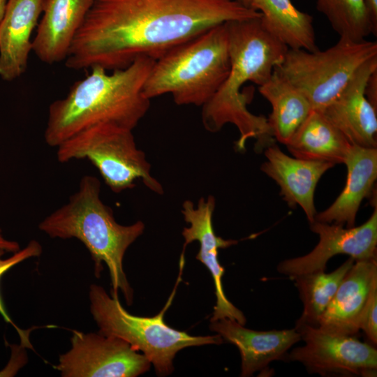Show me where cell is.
I'll return each instance as SVG.
<instances>
[{"instance_id":"obj_1","label":"cell","mask_w":377,"mask_h":377,"mask_svg":"<svg viewBox=\"0 0 377 377\" xmlns=\"http://www.w3.org/2000/svg\"><path fill=\"white\" fill-rule=\"evenodd\" d=\"M260 17L237 0H93L65 65L123 69L140 57L156 61L214 26Z\"/></svg>"},{"instance_id":"obj_2","label":"cell","mask_w":377,"mask_h":377,"mask_svg":"<svg viewBox=\"0 0 377 377\" xmlns=\"http://www.w3.org/2000/svg\"><path fill=\"white\" fill-rule=\"evenodd\" d=\"M225 24L230 68L222 86L202 106V124L212 133L227 124L235 125L239 133L235 142L239 151L245 150L250 139L256 140V148L267 147L274 141L267 118L248 110L251 97L242 93L241 89L247 82L258 86L265 83L288 48L265 28L260 17L229 21Z\"/></svg>"},{"instance_id":"obj_3","label":"cell","mask_w":377,"mask_h":377,"mask_svg":"<svg viewBox=\"0 0 377 377\" xmlns=\"http://www.w3.org/2000/svg\"><path fill=\"white\" fill-rule=\"evenodd\" d=\"M155 60L140 57L110 73L96 66L75 82L67 95L49 106L44 138L57 147L77 133L98 124L133 131L147 112L143 88Z\"/></svg>"},{"instance_id":"obj_4","label":"cell","mask_w":377,"mask_h":377,"mask_svg":"<svg viewBox=\"0 0 377 377\" xmlns=\"http://www.w3.org/2000/svg\"><path fill=\"white\" fill-rule=\"evenodd\" d=\"M100 194L99 179L84 176L77 191L46 216L38 228L51 238H75L81 242L91 255L95 276L100 278L105 263L110 274L111 295L118 297L121 291L131 305L133 290L124 271L123 259L128 248L143 233L145 224L140 221L128 226L118 223Z\"/></svg>"},{"instance_id":"obj_5","label":"cell","mask_w":377,"mask_h":377,"mask_svg":"<svg viewBox=\"0 0 377 377\" xmlns=\"http://www.w3.org/2000/svg\"><path fill=\"white\" fill-rule=\"evenodd\" d=\"M230 68L225 23L214 26L155 61L143 93L170 94L177 105L203 106L218 91Z\"/></svg>"},{"instance_id":"obj_6","label":"cell","mask_w":377,"mask_h":377,"mask_svg":"<svg viewBox=\"0 0 377 377\" xmlns=\"http://www.w3.org/2000/svg\"><path fill=\"white\" fill-rule=\"evenodd\" d=\"M90 312L99 328L98 332L119 337L141 352L153 364L156 374L168 376L174 370L173 360L181 350L208 344L220 345L223 339L216 334L192 336L168 326L163 320L166 307L153 317L129 313L119 298L109 295L97 284L89 288Z\"/></svg>"},{"instance_id":"obj_7","label":"cell","mask_w":377,"mask_h":377,"mask_svg":"<svg viewBox=\"0 0 377 377\" xmlns=\"http://www.w3.org/2000/svg\"><path fill=\"white\" fill-rule=\"evenodd\" d=\"M376 57V41L339 38L325 50L288 49L274 69L305 95L313 110L322 112L357 70Z\"/></svg>"},{"instance_id":"obj_8","label":"cell","mask_w":377,"mask_h":377,"mask_svg":"<svg viewBox=\"0 0 377 377\" xmlns=\"http://www.w3.org/2000/svg\"><path fill=\"white\" fill-rule=\"evenodd\" d=\"M57 148L59 162L89 160L114 193L133 188L138 179L152 191L163 192L161 183L151 175L145 154L137 148L131 130L98 124L77 133Z\"/></svg>"},{"instance_id":"obj_9","label":"cell","mask_w":377,"mask_h":377,"mask_svg":"<svg viewBox=\"0 0 377 377\" xmlns=\"http://www.w3.org/2000/svg\"><path fill=\"white\" fill-rule=\"evenodd\" d=\"M303 346L288 353L287 360L303 364L309 374L322 376H376L377 350L357 339L327 332L318 327L295 324Z\"/></svg>"},{"instance_id":"obj_10","label":"cell","mask_w":377,"mask_h":377,"mask_svg":"<svg viewBox=\"0 0 377 377\" xmlns=\"http://www.w3.org/2000/svg\"><path fill=\"white\" fill-rule=\"evenodd\" d=\"M71 344L56 366L62 377H136L151 364L145 355L117 337L73 330Z\"/></svg>"},{"instance_id":"obj_11","label":"cell","mask_w":377,"mask_h":377,"mask_svg":"<svg viewBox=\"0 0 377 377\" xmlns=\"http://www.w3.org/2000/svg\"><path fill=\"white\" fill-rule=\"evenodd\" d=\"M310 229L319 241L309 253L284 260L277 265V271L289 278L318 270H325L328 260L338 254H346L355 260L376 258L377 209L369 219L357 227L314 221Z\"/></svg>"},{"instance_id":"obj_12","label":"cell","mask_w":377,"mask_h":377,"mask_svg":"<svg viewBox=\"0 0 377 377\" xmlns=\"http://www.w3.org/2000/svg\"><path fill=\"white\" fill-rule=\"evenodd\" d=\"M215 208V198L209 195L206 199H199L197 206L189 200L182 205V213L184 220L190 226L184 228V238L183 251L194 241L200 244L196 259L204 264L212 274L216 295V305L210 322L222 318L235 320L244 325L246 319L243 313L234 306L226 297L222 283L224 268L218 259L219 249H224L237 244V240L224 239L215 234L212 217Z\"/></svg>"},{"instance_id":"obj_13","label":"cell","mask_w":377,"mask_h":377,"mask_svg":"<svg viewBox=\"0 0 377 377\" xmlns=\"http://www.w3.org/2000/svg\"><path fill=\"white\" fill-rule=\"evenodd\" d=\"M377 69V57L364 63L339 96L321 112L351 145L376 148L377 110L364 90L371 74Z\"/></svg>"},{"instance_id":"obj_14","label":"cell","mask_w":377,"mask_h":377,"mask_svg":"<svg viewBox=\"0 0 377 377\" xmlns=\"http://www.w3.org/2000/svg\"><path fill=\"white\" fill-rule=\"evenodd\" d=\"M376 289V258L355 260L320 316L318 327L334 334L356 336L362 313Z\"/></svg>"},{"instance_id":"obj_15","label":"cell","mask_w":377,"mask_h":377,"mask_svg":"<svg viewBox=\"0 0 377 377\" xmlns=\"http://www.w3.org/2000/svg\"><path fill=\"white\" fill-rule=\"evenodd\" d=\"M210 323L212 331L238 348L242 377L264 371L273 361H287L288 350L301 340L300 334L295 328L256 331L228 318Z\"/></svg>"},{"instance_id":"obj_16","label":"cell","mask_w":377,"mask_h":377,"mask_svg":"<svg viewBox=\"0 0 377 377\" xmlns=\"http://www.w3.org/2000/svg\"><path fill=\"white\" fill-rule=\"evenodd\" d=\"M266 161L262 171L280 187V195L290 207L299 205L309 223L317 214L314 205V193L321 177L334 165L323 161L304 160L284 154L272 144L265 151Z\"/></svg>"},{"instance_id":"obj_17","label":"cell","mask_w":377,"mask_h":377,"mask_svg":"<svg viewBox=\"0 0 377 377\" xmlns=\"http://www.w3.org/2000/svg\"><path fill=\"white\" fill-rule=\"evenodd\" d=\"M45 0H7L0 22V77L12 81L27 70L31 34Z\"/></svg>"},{"instance_id":"obj_18","label":"cell","mask_w":377,"mask_h":377,"mask_svg":"<svg viewBox=\"0 0 377 377\" xmlns=\"http://www.w3.org/2000/svg\"><path fill=\"white\" fill-rule=\"evenodd\" d=\"M93 0H45L31 51L41 61L65 60Z\"/></svg>"},{"instance_id":"obj_19","label":"cell","mask_w":377,"mask_h":377,"mask_svg":"<svg viewBox=\"0 0 377 377\" xmlns=\"http://www.w3.org/2000/svg\"><path fill=\"white\" fill-rule=\"evenodd\" d=\"M343 163L347 168L345 186L328 208L316 214L315 221L351 228L362 201L370 196L377 179V149L351 145Z\"/></svg>"},{"instance_id":"obj_20","label":"cell","mask_w":377,"mask_h":377,"mask_svg":"<svg viewBox=\"0 0 377 377\" xmlns=\"http://www.w3.org/2000/svg\"><path fill=\"white\" fill-rule=\"evenodd\" d=\"M351 144L323 114L312 110L286 145L298 158L343 163Z\"/></svg>"},{"instance_id":"obj_21","label":"cell","mask_w":377,"mask_h":377,"mask_svg":"<svg viewBox=\"0 0 377 377\" xmlns=\"http://www.w3.org/2000/svg\"><path fill=\"white\" fill-rule=\"evenodd\" d=\"M258 90L272 107L267 121L272 135L286 145L313 110L311 105L305 95L275 69Z\"/></svg>"},{"instance_id":"obj_22","label":"cell","mask_w":377,"mask_h":377,"mask_svg":"<svg viewBox=\"0 0 377 377\" xmlns=\"http://www.w3.org/2000/svg\"><path fill=\"white\" fill-rule=\"evenodd\" d=\"M250 7L261 14L265 28L288 49L318 50L313 17L290 0H251Z\"/></svg>"},{"instance_id":"obj_23","label":"cell","mask_w":377,"mask_h":377,"mask_svg":"<svg viewBox=\"0 0 377 377\" xmlns=\"http://www.w3.org/2000/svg\"><path fill=\"white\" fill-rule=\"evenodd\" d=\"M355 260L349 257L335 270H318L292 278L303 304V311L296 324L318 327V322Z\"/></svg>"},{"instance_id":"obj_24","label":"cell","mask_w":377,"mask_h":377,"mask_svg":"<svg viewBox=\"0 0 377 377\" xmlns=\"http://www.w3.org/2000/svg\"><path fill=\"white\" fill-rule=\"evenodd\" d=\"M318 11L327 20L339 38L362 40L376 36L365 0H315Z\"/></svg>"},{"instance_id":"obj_25","label":"cell","mask_w":377,"mask_h":377,"mask_svg":"<svg viewBox=\"0 0 377 377\" xmlns=\"http://www.w3.org/2000/svg\"><path fill=\"white\" fill-rule=\"evenodd\" d=\"M42 251L43 249L41 244L38 241L34 239L31 240L24 248L20 249L19 251L13 253L10 257L7 258H3L2 257L7 252L3 249H0V279L6 272L22 261L31 258L39 257L42 253ZM0 314L6 323H10L16 329L22 341L24 343V340H25V341L28 343V341L26 340L27 337L25 334H23V331L17 327L10 317L6 309L1 294Z\"/></svg>"},{"instance_id":"obj_26","label":"cell","mask_w":377,"mask_h":377,"mask_svg":"<svg viewBox=\"0 0 377 377\" xmlns=\"http://www.w3.org/2000/svg\"><path fill=\"white\" fill-rule=\"evenodd\" d=\"M362 330L373 346L377 343V289L375 290L362 313L360 323Z\"/></svg>"},{"instance_id":"obj_27","label":"cell","mask_w":377,"mask_h":377,"mask_svg":"<svg viewBox=\"0 0 377 377\" xmlns=\"http://www.w3.org/2000/svg\"><path fill=\"white\" fill-rule=\"evenodd\" d=\"M364 93L369 102L377 110V69L369 76L365 86Z\"/></svg>"},{"instance_id":"obj_28","label":"cell","mask_w":377,"mask_h":377,"mask_svg":"<svg viewBox=\"0 0 377 377\" xmlns=\"http://www.w3.org/2000/svg\"><path fill=\"white\" fill-rule=\"evenodd\" d=\"M0 249H3L6 252L15 253L20 249V244L13 240L6 239L0 227Z\"/></svg>"},{"instance_id":"obj_29","label":"cell","mask_w":377,"mask_h":377,"mask_svg":"<svg viewBox=\"0 0 377 377\" xmlns=\"http://www.w3.org/2000/svg\"><path fill=\"white\" fill-rule=\"evenodd\" d=\"M365 3L371 23L377 31V0H365Z\"/></svg>"},{"instance_id":"obj_30","label":"cell","mask_w":377,"mask_h":377,"mask_svg":"<svg viewBox=\"0 0 377 377\" xmlns=\"http://www.w3.org/2000/svg\"><path fill=\"white\" fill-rule=\"evenodd\" d=\"M7 0H0V22L3 18L6 6Z\"/></svg>"},{"instance_id":"obj_31","label":"cell","mask_w":377,"mask_h":377,"mask_svg":"<svg viewBox=\"0 0 377 377\" xmlns=\"http://www.w3.org/2000/svg\"><path fill=\"white\" fill-rule=\"evenodd\" d=\"M237 1L241 2L242 3H243L244 5L248 7H250L251 0H237Z\"/></svg>"}]
</instances>
